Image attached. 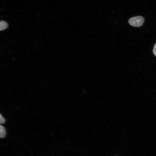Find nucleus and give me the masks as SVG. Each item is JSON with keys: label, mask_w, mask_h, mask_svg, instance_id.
I'll list each match as a JSON object with an SVG mask.
<instances>
[{"label": "nucleus", "mask_w": 156, "mask_h": 156, "mask_svg": "<svg viewBox=\"0 0 156 156\" xmlns=\"http://www.w3.org/2000/svg\"><path fill=\"white\" fill-rule=\"evenodd\" d=\"M144 19L141 16H137L131 18L128 20V23L131 26L134 27H140L144 23Z\"/></svg>", "instance_id": "nucleus-1"}, {"label": "nucleus", "mask_w": 156, "mask_h": 156, "mask_svg": "<svg viewBox=\"0 0 156 156\" xmlns=\"http://www.w3.org/2000/svg\"><path fill=\"white\" fill-rule=\"evenodd\" d=\"M6 130L5 127L1 125H0V138H3L5 136Z\"/></svg>", "instance_id": "nucleus-2"}, {"label": "nucleus", "mask_w": 156, "mask_h": 156, "mask_svg": "<svg viewBox=\"0 0 156 156\" xmlns=\"http://www.w3.org/2000/svg\"><path fill=\"white\" fill-rule=\"evenodd\" d=\"M7 23L4 21H1L0 22V30H3L6 29L8 27Z\"/></svg>", "instance_id": "nucleus-3"}, {"label": "nucleus", "mask_w": 156, "mask_h": 156, "mask_svg": "<svg viewBox=\"0 0 156 156\" xmlns=\"http://www.w3.org/2000/svg\"><path fill=\"white\" fill-rule=\"evenodd\" d=\"M5 122V118L2 116L0 114V123L1 124H2L4 123Z\"/></svg>", "instance_id": "nucleus-4"}, {"label": "nucleus", "mask_w": 156, "mask_h": 156, "mask_svg": "<svg viewBox=\"0 0 156 156\" xmlns=\"http://www.w3.org/2000/svg\"><path fill=\"white\" fill-rule=\"evenodd\" d=\"M153 52L154 55L156 56V43L154 46Z\"/></svg>", "instance_id": "nucleus-5"}]
</instances>
